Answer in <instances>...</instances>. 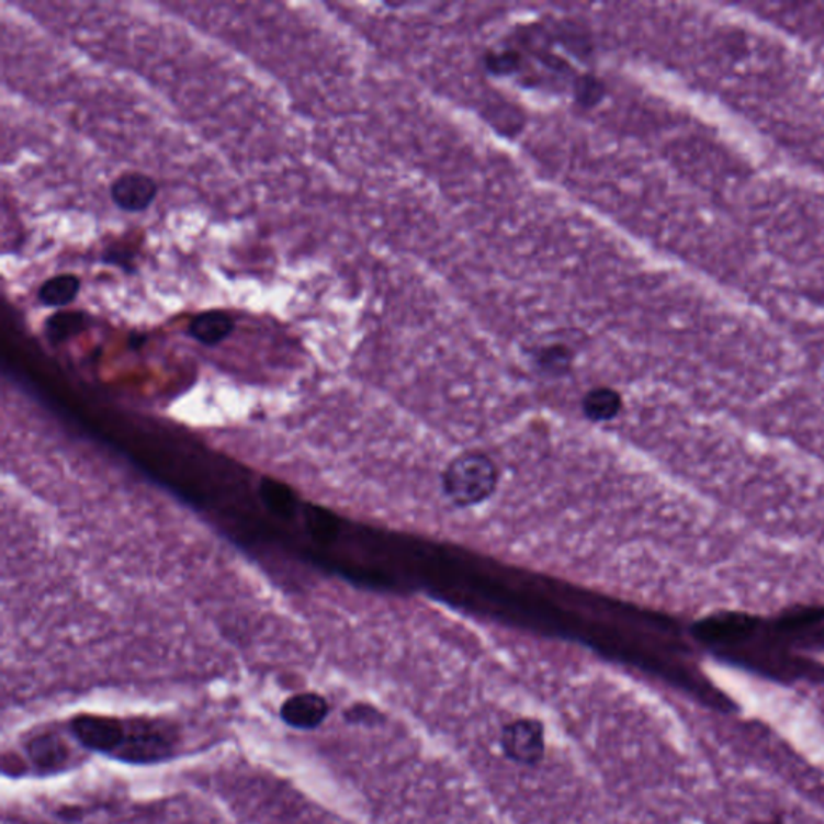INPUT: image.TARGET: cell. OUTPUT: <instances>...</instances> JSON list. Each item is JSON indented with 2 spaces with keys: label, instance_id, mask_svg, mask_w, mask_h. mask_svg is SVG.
I'll use <instances>...</instances> for the list:
<instances>
[{
  "label": "cell",
  "instance_id": "4",
  "mask_svg": "<svg viewBox=\"0 0 824 824\" xmlns=\"http://www.w3.org/2000/svg\"><path fill=\"white\" fill-rule=\"evenodd\" d=\"M157 194V181L144 172H124L110 188L113 203L126 213L146 212Z\"/></svg>",
  "mask_w": 824,
  "mask_h": 824
},
{
  "label": "cell",
  "instance_id": "10",
  "mask_svg": "<svg viewBox=\"0 0 824 824\" xmlns=\"http://www.w3.org/2000/svg\"><path fill=\"white\" fill-rule=\"evenodd\" d=\"M623 398L609 387L589 390L583 398V413L592 422H610L622 413Z\"/></svg>",
  "mask_w": 824,
  "mask_h": 824
},
{
  "label": "cell",
  "instance_id": "12",
  "mask_svg": "<svg viewBox=\"0 0 824 824\" xmlns=\"http://www.w3.org/2000/svg\"><path fill=\"white\" fill-rule=\"evenodd\" d=\"M522 65V55L516 50H505L501 54H493L486 57V67L496 76H510L517 74Z\"/></svg>",
  "mask_w": 824,
  "mask_h": 824
},
{
  "label": "cell",
  "instance_id": "3",
  "mask_svg": "<svg viewBox=\"0 0 824 824\" xmlns=\"http://www.w3.org/2000/svg\"><path fill=\"white\" fill-rule=\"evenodd\" d=\"M76 740L88 749L115 757L126 736V720L109 715L81 713L70 723Z\"/></svg>",
  "mask_w": 824,
  "mask_h": 824
},
{
  "label": "cell",
  "instance_id": "16",
  "mask_svg": "<svg viewBox=\"0 0 824 824\" xmlns=\"http://www.w3.org/2000/svg\"><path fill=\"white\" fill-rule=\"evenodd\" d=\"M144 340H146V337L144 336H139V337L133 336L131 337V345H133L134 348H139V347H143Z\"/></svg>",
  "mask_w": 824,
  "mask_h": 824
},
{
  "label": "cell",
  "instance_id": "13",
  "mask_svg": "<svg viewBox=\"0 0 824 824\" xmlns=\"http://www.w3.org/2000/svg\"><path fill=\"white\" fill-rule=\"evenodd\" d=\"M572 353L564 345H554V347L544 348L540 354H538V361L544 369H554V371H561V368L571 363Z\"/></svg>",
  "mask_w": 824,
  "mask_h": 824
},
{
  "label": "cell",
  "instance_id": "1",
  "mask_svg": "<svg viewBox=\"0 0 824 824\" xmlns=\"http://www.w3.org/2000/svg\"><path fill=\"white\" fill-rule=\"evenodd\" d=\"M498 485L495 461L484 453L460 454L443 472V492L458 508L482 505Z\"/></svg>",
  "mask_w": 824,
  "mask_h": 824
},
{
  "label": "cell",
  "instance_id": "15",
  "mask_svg": "<svg viewBox=\"0 0 824 824\" xmlns=\"http://www.w3.org/2000/svg\"><path fill=\"white\" fill-rule=\"evenodd\" d=\"M602 92L605 91H602L601 82L596 81L595 78L588 76V78L583 79L582 84L578 86L577 95L583 105H595L596 102L601 100Z\"/></svg>",
  "mask_w": 824,
  "mask_h": 824
},
{
  "label": "cell",
  "instance_id": "14",
  "mask_svg": "<svg viewBox=\"0 0 824 824\" xmlns=\"http://www.w3.org/2000/svg\"><path fill=\"white\" fill-rule=\"evenodd\" d=\"M102 261L105 264H112V267L122 268L124 272L136 271V258L129 250H124L122 245H115L110 247L105 253L102 255Z\"/></svg>",
  "mask_w": 824,
  "mask_h": 824
},
{
  "label": "cell",
  "instance_id": "7",
  "mask_svg": "<svg viewBox=\"0 0 824 824\" xmlns=\"http://www.w3.org/2000/svg\"><path fill=\"white\" fill-rule=\"evenodd\" d=\"M236 329V323L229 313L223 309H210V312L200 313L192 317L189 323L188 334L191 339L205 345V347H216L229 339Z\"/></svg>",
  "mask_w": 824,
  "mask_h": 824
},
{
  "label": "cell",
  "instance_id": "8",
  "mask_svg": "<svg viewBox=\"0 0 824 824\" xmlns=\"http://www.w3.org/2000/svg\"><path fill=\"white\" fill-rule=\"evenodd\" d=\"M27 755L41 770H60L70 760L67 743L57 734H41L27 744Z\"/></svg>",
  "mask_w": 824,
  "mask_h": 824
},
{
  "label": "cell",
  "instance_id": "9",
  "mask_svg": "<svg viewBox=\"0 0 824 824\" xmlns=\"http://www.w3.org/2000/svg\"><path fill=\"white\" fill-rule=\"evenodd\" d=\"M79 292H81V279L78 275L58 274L47 279L41 285L37 300L47 308H67L78 298Z\"/></svg>",
  "mask_w": 824,
  "mask_h": 824
},
{
  "label": "cell",
  "instance_id": "17",
  "mask_svg": "<svg viewBox=\"0 0 824 824\" xmlns=\"http://www.w3.org/2000/svg\"><path fill=\"white\" fill-rule=\"evenodd\" d=\"M757 824H781V823H779V822H761V823H757Z\"/></svg>",
  "mask_w": 824,
  "mask_h": 824
},
{
  "label": "cell",
  "instance_id": "2",
  "mask_svg": "<svg viewBox=\"0 0 824 824\" xmlns=\"http://www.w3.org/2000/svg\"><path fill=\"white\" fill-rule=\"evenodd\" d=\"M179 734L174 725L165 720H126V736L115 758L133 764H151L171 757L178 746Z\"/></svg>",
  "mask_w": 824,
  "mask_h": 824
},
{
  "label": "cell",
  "instance_id": "11",
  "mask_svg": "<svg viewBox=\"0 0 824 824\" xmlns=\"http://www.w3.org/2000/svg\"><path fill=\"white\" fill-rule=\"evenodd\" d=\"M88 315L82 312H58L46 320V337L50 343H61V341L78 336L88 327Z\"/></svg>",
  "mask_w": 824,
  "mask_h": 824
},
{
  "label": "cell",
  "instance_id": "5",
  "mask_svg": "<svg viewBox=\"0 0 824 824\" xmlns=\"http://www.w3.org/2000/svg\"><path fill=\"white\" fill-rule=\"evenodd\" d=\"M503 747L512 760L534 765L544 755L543 726L533 720H519L506 726Z\"/></svg>",
  "mask_w": 824,
  "mask_h": 824
},
{
  "label": "cell",
  "instance_id": "6",
  "mask_svg": "<svg viewBox=\"0 0 824 824\" xmlns=\"http://www.w3.org/2000/svg\"><path fill=\"white\" fill-rule=\"evenodd\" d=\"M327 715H329V703L316 692H302L282 703V720L298 730H315Z\"/></svg>",
  "mask_w": 824,
  "mask_h": 824
}]
</instances>
